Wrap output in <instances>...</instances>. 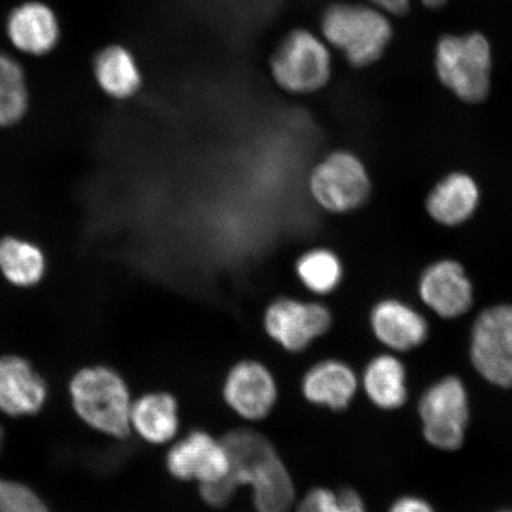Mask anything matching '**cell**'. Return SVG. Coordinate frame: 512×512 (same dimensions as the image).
<instances>
[{
	"label": "cell",
	"instance_id": "obj_1",
	"mask_svg": "<svg viewBox=\"0 0 512 512\" xmlns=\"http://www.w3.org/2000/svg\"><path fill=\"white\" fill-rule=\"evenodd\" d=\"M230 472L239 488L248 486L256 512H291L297 502L296 484L271 440L253 428H236L222 437Z\"/></svg>",
	"mask_w": 512,
	"mask_h": 512
},
{
	"label": "cell",
	"instance_id": "obj_2",
	"mask_svg": "<svg viewBox=\"0 0 512 512\" xmlns=\"http://www.w3.org/2000/svg\"><path fill=\"white\" fill-rule=\"evenodd\" d=\"M76 413L87 425L110 437L125 439L131 430L133 400L123 377L105 367L79 371L70 382Z\"/></svg>",
	"mask_w": 512,
	"mask_h": 512
},
{
	"label": "cell",
	"instance_id": "obj_3",
	"mask_svg": "<svg viewBox=\"0 0 512 512\" xmlns=\"http://www.w3.org/2000/svg\"><path fill=\"white\" fill-rule=\"evenodd\" d=\"M435 69L443 85L467 104H479L491 89L492 55L479 32L445 35L435 49Z\"/></svg>",
	"mask_w": 512,
	"mask_h": 512
},
{
	"label": "cell",
	"instance_id": "obj_4",
	"mask_svg": "<svg viewBox=\"0 0 512 512\" xmlns=\"http://www.w3.org/2000/svg\"><path fill=\"white\" fill-rule=\"evenodd\" d=\"M324 35L354 67L380 60L392 41L393 28L380 11L364 5L335 4L324 12Z\"/></svg>",
	"mask_w": 512,
	"mask_h": 512
},
{
	"label": "cell",
	"instance_id": "obj_5",
	"mask_svg": "<svg viewBox=\"0 0 512 512\" xmlns=\"http://www.w3.org/2000/svg\"><path fill=\"white\" fill-rule=\"evenodd\" d=\"M418 412L427 444L445 452L463 447L470 421V398L462 379L445 376L431 384L421 395Z\"/></svg>",
	"mask_w": 512,
	"mask_h": 512
},
{
	"label": "cell",
	"instance_id": "obj_6",
	"mask_svg": "<svg viewBox=\"0 0 512 512\" xmlns=\"http://www.w3.org/2000/svg\"><path fill=\"white\" fill-rule=\"evenodd\" d=\"M470 361L492 386L512 388V304L479 313L471 330Z\"/></svg>",
	"mask_w": 512,
	"mask_h": 512
},
{
	"label": "cell",
	"instance_id": "obj_7",
	"mask_svg": "<svg viewBox=\"0 0 512 512\" xmlns=\"http://www.w3.org/2000/svg\"><path fill=\"white\" fill-rule=\"evenodd\" d=\"M310 191L320 207L330 213L344 214L368 201L371 183L360 159L350 152L337 151L312 171Z\"/></svg>",
	"mask_w": 512,
	"mask_h": 512
},
{
	"label": "cell",
	"instance_id": "obj_8",
	"mask_svg": "<svg viewBox=\"0 0 512 512\" xmlns=\"http://www.w3.org/2000/svg\"><path fill=\"white\" fill-rule=\"evenodd\" d=\"M272 72L275 81L287 92H316L330 79L329 51L310 32L293 31L275 51Z\"/></svg>",
	"mask_w": 512,
	"mask_h": 512
},
{
	"label": "cell",
	"instance_id": "obj_9",
	"mask_svg": "<svg viewBox=\"0 0 512 512\" xmlns=\"http://www.w3.org/2000/svg\"><path fill=\"white\" fill-rule=\"evenodd\" d=\"M222 400L238 418L256 424L272 414L279 401V386L273 371L258 360L245 358L233 364L224 376Z\"/></svg>",
	"mask_w": 512,
	"mask_h": 512
},
{
	"label": "cell",
	"instance_id": "obj_10",
	"mask_svg": "<svg viewBox=\"0 0 512 512\" xmlns=\"http://www.w3.org/2000/svg\"><path fill=\"white\" fill-rule=\"evenodd\" d=\"M332 313L323 304L280 298L267 307L266 335L290 354H302L331 329Z\"/></svg>",
	"mask_w": 512,
	"mask_h": 512
},
{
	"label": "cell",
	"instance_id": "obj_11",
	"mask_svg": "<svg viewBox=\"0 0 512 512\" xmlns=\"http://www.w3.org/2000/svg\"><path fill=\"white\" fill-rule=\"evenodd\" d=\"M170 476L200 485L217 482L230 472V458L222 438L192 430L170 444L165 458Z\"/></svg>",
	"mask_w": 512,
	"mask_h": 512
},
{
	"label": "cell",
	"instance_id": "obj_12",
	"mask_svg": "<svg viewBox=\"0 0 512 512\" xmlns=\"http://www.w3.org/2000/svg\"><path fill=\"white\" fill-rule=\"evenodd\" d=\"M422 302L441 318L454 319L469 312L473 286L459 262L440 260L428 266L419 280Z\"/></svg>",
	"mask_w": 512,
	"mask_h": 512
},
{
	"label": "cell",
	"instance_id": "obj_13",
	"mask_svg": "<svg viewBox=\"0 0 512 512\" xmlns=\"http://www.w3.org/2000/svg\"><path fill=\"white\" fill-rule=\"evenodd\" d=\"M360 389V376L355 369L337 358H325L312 364L300 381L305 401L330 412L348 409Z\"/></svg>",
	"mask_w": 512,
	"mask_h": 512
},
{
	"label": "cell",
	"instance_id": "obj_14",
	"mask_svg": "<svg viewBox=\"0 0 512 512\" xmlns=\"http://www.w3.org/2000/svg\"><path fill=\"white\" fill-rule=\"evenodd\" d=\"M370 328L377 341L394 354L418 349L430 335L426 318L398 299H384L373 307Z\"/></svg>",
	"mask_w": 512,
	"mask_h": 512
},
{
	"label": "cell",
	"instance_id": "obj_15",
	"mask_svg": "<svg viewBox=\"0 0 512 512\" xmlns=\"http://www.w3.org/2000/svg\"><path fill=\"white\" fill-rule=\"evenodd\" d=\"M6 32L12 46L24 54L42 56L60 40V22L53 9L42 2H25L10 12Z\"/></svg>",
	"mask_w": 512,
	"mask_h": 512
},
{
	"label": "cell",
	"instance_id": "obj_16",
	"mask_svg": "<svg viewBox=\"0 0 512 512\" xmlns=\"http://www.w3.org/2000/svg\"><path fill=\"white\" fill-rule=\"evenodd\" d=\"M47 400V384L30 363L18 356L0 357V412L35 414Z\"/></svg>",
	"mask_w": 512,
	"mask_h": 512
},
{
	"label": "cell",
	"instance_id": "obj_17",
	"mask_svg": "<svg viewBox=\"0 0 512 512\" xmlns=\"http://www.w3.org/2000/svg\"><path fill=\"white\" fill-rule=\"evenodd\" d=\"M181 425V408L175 395L151 392L133 401L131 430L147 444L163 446L174 443Z\"/></svg>",
	"mask_w": 512,
	"mask_h": 512
},
{
	"label": "cell",
	"instance_id": "obj_18",
	"mask_svg": "<svg viewBox=\"0 0 512 512\" xmlns=\"http://www.w3.org/2000/svg\"><path fill=\"white\" fill-rule=\"evenodd\" d=\"M361 389L367 399L382 411H396L408 400V377L405 364L394 352L371 358L360 376Z\"/></svg>",
	"mask_w": 512,
	"mask_h": 512
},
{
	"label": "cell",
	"instance_id": "obj_19",
	"mask_svg": "<svg viewBox=\"0 0 512 512\" xmlns=\"http://www.w3.org/2000/svg\"><path fill=\"white\" fill-rule=\"evenodd\" d=\"M479 197L475 179L464 172H453L435 185L427 197L426 208L435 222L459 226L475 214Z\"/></svg>",
	"mask_w": 512,
	"mask_h": 512
},
{
	"label": "cell",
	"instance_id": "obj_20",
	"mask_svg": "<svg viewBox=\"0 0 512 512\" xmlns=\"http://www.w3.org/2000/svg\"><path fill=\"white\" fill-rule=\"evenodd\" d=\"M94 76L99 87L111 98H132L142 86V74L133 55L124 47L102 49L94 60Z\"/></svg>",
	"mask_w": 512,
	"mask_h": 512
},
{
	"label": "cell",
	"instance_id": "obj_21",
	"mask_svg": "<svg viewBox=\"0 0 512 512\" xmlns=\"http://www.w3.org/2000/svg\"><path fill=\"white\" fill-rule=\"evenodd\" d=\"M46 270V256L35 243L14 236L0 239V273L10 284L35 286L43 279Z\"/></svg>",
	"mask_w": 512,
	"mask_h": 512
},
{
	"label": "cell",
	"instance_id": "obj_22",
	"mask_svg": "<svg viewBox=\"0 0 512 512\" xmlns=\"http://www.w3.org/2000/svg\"><path fill=\"white\" fill-rule=\"evenodd\" d=\"M28 107L29 91L21 64L14 57L0 53V127L18 124Z\"/></svg>",
	"mask_w": 512,
	"mask_h": 512
},
{
	"label": "cell",
	"instance_id": "obj_23",
	"mask_svg": "<svg viewBox=\"0 0 512 512\" xmlns=\"http://www.w3.org/2000/svg\"><path fill=\"white\" fill-rule=\"evenodd\" d=\"M297 273L307 290L319 296H326L341 284L343 267L335 253L318 248L307 252L299 259Z\"/></svg>",
	"mask_w": 512,
	"mask_h": 512
},
{
	"label": "cell",
	"instance_id": "obj_24",
	"mask_svg": "<svg viewBox=\"0 0 512 512\" xmlns=\"http://www.w3.org/2000/svg\"><path fill=\"white\" fill-rule=\"evenodd\" d=\"M294 512H367L360 492L345 486L339 490L317 486L294 505Z\"/></svg>",
	"mask_w": 512,
	"mask_h": 512
},
{
	"label": "cell",
	"instance_id": "obj_25",
	"mask_svg": "<svg viewBox=\"0 0 512 512\" xmlns=\"http://www.w3.org/2000/svg\"><path fill=\"white\" fill-rule=\"evenodd\" d=\"M0 512H50L27 486L0 478Z\"/></svg>",
	"mask_w": 512,
	"mask_h": 512
},
{
	"label": "cell",
	"instance_id": "obj_26",
	"mask_svg": "<svg viewBox=\"0 0 512 512\" xmlns=\"http://www.w3.org/2000/svg\"><path fill=\"white\" fill-rule=\"evenodd\" d=\"M202 501L211 508L220 509L232 503L240 490L228 475L217 482L198 486Z\"/></svg>",
	"mask_w": 512,
	"mask_h": 512
},
{
	"label": "cell",
	"instance_id": "obj_27",
	"mask_svg": "<svg viewBox=\"0 0 512 512\" xmlns=\"http://www.w3.org/2000/svg\"><path fill=\"white\" fill-rule=\"evenodd\" d=\"M388 512H435V510L424 498L402 496L390 505Z\"/></svg>",
	"mask_w": 512,
	"mask_h": 512
},
{
	"label": "cell",
	"instance_id": "obj_28",
	"mask_svg": "<svg viewBox=\"0 0 512 512\" xmlns=\"http://www.w3.org/2000/svg\"><path fill=\"white\" fill-rule=\"evenodd\" d=\"M371 2L394 16H406L411 10V0H371Z\"/></svg>",
	"mask_w": 512,
	"mask_h": 512
},
{
	"label": "cell",
	"instance_id": "obj_29",
	"mask_svg": "<svg viewBox=\"0 0 512 512\" xmlns=\"http://www.w3.org/2000/svg\"><path fill=\"white\" fill-rule=\"evenodd\" d=\"M421 2L426 6V8L437 10L443 8L447 0H421Z\"/></svg>",
	"mask_w": 512,
	"mask_h": 512
},
{
	"label": "cell",
	"instance_id": "obj_30",
	"mask_svg": "<svg viewBox=\"0 0 512 512\" xmlns=\"http://www.w3.org/2000/svg\"><path fill=\"white\" fill-rule=\"evenodd\" d=\"M3 439H4V434H3L2 426H0V450H2Z\"/></svg>",
	"mask_w": 512,
	"mask_h": 512
},
{
	"label": "cell",
	"instance_id": "obj_31",
	"mask_svg": "<svg viewBox=\"0 0 512 512\" xmlns=\"http://www.w3.org/2000/svg\"><path fill=\"white\" fill-rule=\"evenodd\" d=\"M503 512H512V511H503Z\"/></svg>",
	"mask_w": 512,
	"mask_h": 512
}]
</instances>
